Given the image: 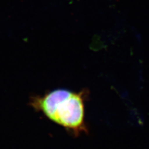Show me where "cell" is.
<instances>
[{
	"instance_id": "6da1fadb",
	"label": "cell",
	"mask_w": 149,
	"mask_h": 149,
	"mask_svg": "<svg viewBox=\"0 0 149 149\" xmlns=\"http://www.w3.org/2000/svg\"><path fill=\"white\" fill-rule=\"evenodd\" d=\"M89 93L86 89L77 92L57 89L36 97L32 104L53 122L74 136H78L88 133L85 102Z\"/></svg>"
}]
</instances>
